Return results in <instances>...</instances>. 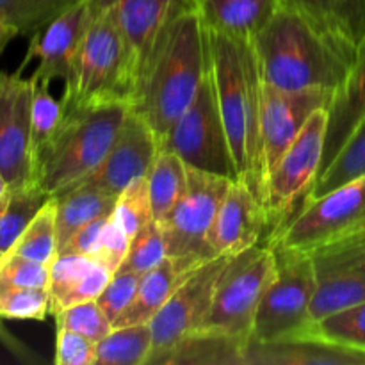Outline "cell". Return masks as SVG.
<instances>
[{
    "mask_svg": "<svg viewBox=\"0 0 365 365\" xmlns=\"http://www.w3.org/2000/svg\"><path fill=\"white\" fill-rule=\"evenodd\" d=\"M228 259L230 257H216L192 269L153 316L150 321L153 346L148 365H159L185 335L202 328Z\"/></svg>",
    "mask_w": 365,
    "mask_h": 365,
    "instance_id": "7c38bea8",
    "label": "cell"
},
{
    "mask_svg": "<svg viewBox=\"0 0 365 365\" xmlns=\"http://www.w3.org/2000/svg\"><path fill=\"white\" fill-rule=\"evenodd\" d=\"M210 73L239 180L262 203L260 110L262 77L253 39L210 31Z\"/></svg>",
    "mask_w": 365,
    "mask_h": 365,
    "instance_id": "7a4b0ae2",
    "label": "cell"
},
{
    "mask_svg": "<svg viewBox=\"0 0 365 365\" xmlns=\"http://www.w3.org/2000/svg\"><path fill=\"white\" fill-rule=\"evenodd\" d=\"M113 216L116 217V221L130 239L134 237L139 228L153 220L152 205H150L148 178H138L120 192Z\"/></svg>",
    "mask_w": 365,
    "mask_h": 365,
    "instance_id": "f35d334b",
    "label": "cell"
},
{
    "mask_svg": "<svg viewBox=\"0 0 365 365\" xmlns=\"http://www.w3.org/2000/svg\"><path fill=\"white\" fill-rule=\"evenodd\" d=\"M18 32L14 31L13 27H9L7 24H4V21H0V53L4 52V48H6L7 45H9V41L13 38H16Z\"/></svg>",
    "mask_w": 365,
    "mask_h": 365,
    "instance_id": "bcb514c9",
    "label": "cell"
},
{
    "mask_svg": "<svg viewBox=\"0 0 365 365\" xmlns=\"http://www.w3.org/2000/svg\"><path fill=\"white\" fill-rule=\"evenodd\" d=\"M364 217L365 177H360L319 198L303 202L302 210L267 239V246L310 255L314 250L355 227Z\"/></svg>",
    "mask_w": 365,
    "mask_h": 365,
    "instance_id": "8fae6325",
    "label": "cell"
},
{
    "mask_svg": "<svg viewBox=\"0 0 365 365\" xmlns=\"http://www.w3.org/2000/svg\"><path fill=\"white\" fill-rule=\"evenodd\" d=\"M130 107L121 102L64 109L63 121L34 163V178L57 195L95 170L114 145Z\"/></svg>",
    "mask_w": 365,
    "mask_h": 365,
    "instance_id": "277c9868",
    "label": "cell"
},
{
    "mask_svg": "<svg viewBox=\"0 0 365 365\" xmlns=\"http://www.w3.org/2000/svg\"><path fill=\"white\" fill-rule=\"evenodd\" d=\"M89 18H91V0H82L53 20L48 27L32 36L20 70L24 71L27 63L38 57L39 64L31 75L34 81L50 84L53 78H63L66 84L73 71L75 56L82 36L88 29Z\"/></svg>",
    "mask_w": 365,
    "mask_h": 365,
    "instance_id": "e0dca14e",
    "label": "cell"
},
{
    "mask_svg": "<svg viewBox=\"0 0 365 365\" xmlns=\"http://www.w3.org/2000/svg\"><path fill=\"white\" fill-rule=\"evenodd\" d=\"M53 317H56V328L71 330L93 342H100L113 330V323L107 319L96 299L68 307Z\"/></svg>",
    "mask_w": 365,
    "mask_h": 365,
    "instance_id": "ab89813d",
    "label": "cell"
},
{
    "mask_svg": "<svg viewBox=\"0 0 365 365\" xmlns=\"http://www.w3.org/2000/svg\"><path fill=\"white\" fill-rule=\"evenodd\" d=\"M134 73L110 0H91V18L78 45L70 81L61 98L64 109L121 102L130 107Z\"/></svg>",
    "mask_w": 365,
    "mask_h": 365,
    "instance_id": "5b68a950",
    "label": "cell"
},
{
    "mask_svg": "<svg viewBox=\"0 0 365 365\" xmlns=\"http://www.w3.org/2000/svg\"><path fill=\"white\" fill-rule=\"evenodd\" d=\"M334 91L303 89L285 91L262 81V110H260V170L262 184L285 150L292 145L309 118L317 109L328 107ZM264 198V196H262ZM264 207V205H262Z\"/></svg>",
    "mask_w": 365,
    "mask_h": 365,
    "instance_id": "4fadbf2b",
    "label": "cell"
},
{
    "mask_svg": "<svg viewBox=\"0 0 365 365\" xmlns=\"http://www.w3.org/2000/svg\"><path fill=\"white\" fill-rule=\"evenodd\" d=\"M245 365H365V349L337 344L307 331L273 341H250Z\"/></svg>",
    "mask_w": 365,
    "mask_h": 365,
    "instance_id": "d6986e66",
    "label": "cell"
},
{
    "mask_svg": "<svg viewBox=\"0 0 365 365\" xmlns=\"http://www.w3.org/2000/svg\"><path fill=\"white\" fill-rule=\"evenodd\" d=\"M109 217L110 216L98 217V220L91 221L89 225L82 227L78 232H75L70 241L57 252V255L68 253V255H82L96 259V250H98L100 237H102V232L106 228V223Z\"/></svg>",
    "mask_w": 365,
    "mask_h": 365,
    "instance_id": "f6af8a7d",
    "label": "cell"
},
{
    "mask_svg": "<svg viewBox=\"0 0 365 365\" xmlns=\"http://www.w3.org/2000/svg\"><path fill=\"white\" fill-rule=\"evenodd\" d=\"M63 116L64 107L61 100H56L50 95V84L34 81V95H32L31 110V148L34 163L36 157L41 153V150L53 138L57 127L63 121Z\"/></svg>",
    "mask_w": 365,
    "mask_h": 365,
    "instance_id": "836d02e7",
    "label": "cell"
},
{
    "mask_svg": "<svg viewBox=\"0 0 365 365\" xmlns=\"http://www.w3.org/2000/svg\"><path fill=\"white\" fill-rule=\"evenodd\" d=\"M48 198L50 195L43 191L38 182L24 187H9L0 198V250L4 253L13 248Z\"/></svg>",
    "mask_w": 365,
    "mask_h": 365,
    "instance_id": "f1b7e54d",
    "label": "cell"
},
{
    "mask_svg": "<svg viewBox=\"0 0 365 365\" xmlns=\"http://www.w3.org/2000/svg\"><path fill=\"white\" fill-rule=\"evenodd\" d=\"M57 203V252L66 245L75 232L98 217L114 212L116 198L102 191L75 187L53 195Z\"/></svg>",
    "mask_w": 365,
    "mask_h": 365,
    "instance_id": "4316f807",
    "label": "cell"
},
{
    "mask_svg": "<svg viewBox=\"0 0 365 365\" xmlns=\"http://www.w3.org/2000/svg\"><path fill=\"white\" fill-rule=\"evenodd\" d=\"M267 220L255 192L242 180L232 182L209 234L214 257H235L259 245Z\"/></svg>",
    "mask_w": 365,
    "mask_h": 365,
    "instance_id": "ac0fdd59",
    "label": "cell"
},
{
    "mask_svg": "<svg viewBox=\"0 0 365 365\" xmlns=\"http://www.w3.org/2000/svg\"><path fill=\"white\" fill-rule=\"evenodd\" d=\"M245 348L246 342L200 328L185 335L159 365H245Z\"/></svg>",
    "mask_w": 365,
    "mask_h": 365,
    "instance_id": "484cf974",
    "label": "cell"
},
{
    "mask_svg": "<svg viewBox=\"0 0 365 365\" xmlns=\"http://www.w3.org/2000/svg\"><path fill=\"white\" fill-rule=\"evenodd\" d=\"M159 145L177 153L187 166L239 180L210 70L191 106L159 139Z\"/></svg>",
    "mask_w": 365,
    "mask_h": 365,
    "instance_id": "ba28073f",
    "label": "cell"
},
{
    "mask_svg": "<svg viewBox=\"0 0 365 365\" xmlns=\"http://www.w3.org/2000/svg\"><path fill=\"white\" fill-rule=\"evenodd\" d=\"M4 255H6V253L2 252V250H0V262H2V259H4Z\"/></svg>",
    "mask_w": 365,
    "mask_h": 365,
    "instance_id": "c3c4849f",
    "label": "cell"
},
{
    "mask_svg": "<svg viewBox=\"0 0 365 365\" xmlns=\"http://www.w3.org/2000/svg\"><path fill=\"white\" fill-rule=\"evenodd\" d=\"M317 271L365 264V217L310 253Z\"/></svg>",
    "mask_w": 365,
    "mask_h": 365,
    "instance_id": "e575fe53",
    "label": "cell"
},
{
    "mask_svg": "<svg viewBox=\"0 0 365 365\" xmlns=\"http://www.w3.org/2000/svg\"><path fill=\"white\" fill-rule=\"evenodd\" d=\"M360 177H365V120L353 130L328 168L321 171L303 202L319 198L331 189L341 187Z\"/></svg>",
    "mask_w": 365,
    "mask_h": 365,
    "instance_id": "4dcf8cb0",
    "label": "cell"
},
{
    "mask_svg": "<svg viewBox=\"0 0 365 365\" xmlns=\"http://www.w3.org/2000/svg\"><path fill=\"white\" fill-rule=\"evenodd\" d=\"M307 331L337 344L365 349V302L312 323Z\"/></svg>",
    "mask_w": 365,
    "mask_h": 365,
    "instance_id": "8d00e7d4",
    "label": "cell"
},
{
    "mask_svg": "<svg viewBox=\"0 0 365 365\" xmlns=\"http://www.w3.org/2000/svg\"><path fill=\"white\" fill-rule=\"evenodd\" d=\"M34 81L14 73H0V170L9 187L34 184L31 148V110Z\"/></svg>",
    "mask_w": 365,
    "mask_h": 365,
    "instance_id": "5bb4252c",
    "label": "cell"
},
{
    "mask_svg": "<svg viewBox=\"0 0 365 365\" xmlns=\"http://www.w3.org/2000/svg\"><path fill=\"white\" fill-rule=\"evenodd\" d=\"M168 257L166 237L159 221L152 220L135 232L130 239V248L120 269L132 271V273L143 274L146 271L159 266Z\"/></svg>",
    "mask_w": 365,
    "mask_h": 365,
    "instance_id": "d590c367",
    "label": "cell"
},
{
    "mask_svg": "<svg viewBox=\"0 0 365 365\" xmlns=\"http://www.w3.org/2000/svg\"><path fill=\"white\" fill-rule=\"evenodd\" d=\"M7 253L25 257L39 264H50L57 257V203L53 196L39 209Z\"/></svg>",
    "mask_w": 365,
    "mask_h": 365,
    "instance_id": "d6a6232c",
    "label": "cell"
},
{
    "mask_svg": "<svg viewBox=\"0 0 365 365\" xmlns=\"http://www.w3.org/2000/svg\"><path fill=\"white\" fill-rule=\"evenodd\" d=\"M139 278L141 274L132 273L127 269H118L114 271L113 277H110L109 284L106 285V289L102 291V294L98 296V305L103 310V314L107 316V319L110 323H116L118 317L128 309V305L134 299L135 291H138Z\"/></svg>",
    "mask_w": 365,
    "mask_h": 365,
    "instance_id": "60d3db41",
    "label": "cell"
},
{
    "mask_svg": "<svg viewBox=\"0 0 365 365\" xmlns=\"http://www.w3.org/2000/svg\"><path fill=\"white\" fill-rule=\"evenodd\" d=\"M207 29L253 39L280 7V0H195Z\"/></svg>",
    "mask_w": 365,
    "mask_h": 365,
    "instance_id": "603a6c76",
    "label": "cell"
},
{
    "mask_svg": "<svg viewBox=\"0 0 365 365\" xmlns=\"http://www.w3.org/2000/svg\"><path fill=\"white\" fill-rule=\"evenodd\" d=\"M152 346L150 323L113 328L96 342V365H148Z\"/></svg>",
    "mask_w": 365,
    "mask_h": 365,
    "instance_id": "f546056e",
    "label": "cell"
},
{
    "mask_svg": "<svg viewBox=\"0 0 365 365\" xmlns=\"http://www.w3.org/2000/svg\"><path fill=\"white\" fill-rule=\"evenodd\" d=\"M232 178L187 166V187L170 216L160 223L168 257L185 271L216 259L210 252L209 234Z\"/></svg>",
    "mask_w": 365,
    "mask_h": 365,
    "instance_id": "52a82bcc",
    "label": "cell"
},
{
    "mask_svg": "<svg viewBox=\"0 0 365 365\" xmlns=\"http://www.w3.org/2000/svg\"><path fill=\"white\" fill-rule=\"evenodd\" d=\"M364 302L365 264L317 271V285L310 303V323Z\"/></svg>",
    "mask_w": 365,
    "mask_h": 365,
    "instance_id": "d4e9b609",
    "label": "cell"
},
{
    "mask_svg": "<svg viewBox=\"0 0 365 365\" xmlns=\"http://www.w3.org/2000/svg\"><path fill=\"white\" fill-rule=\"evenodd\" d=\"M128 248H130V237L121 228L116 217L110 214V217L106 223V228L102 232V237H100L98 250H96V259L114 273L123 264Z\"/></svg>",
    "mask_w": 365,
    "mask_h": 365,
    "instance_id": "ee69618b",
    "label": "cell"
},
{
    "mask_svg": "<svg viewBox=\"0 0 365 365\" xmlns=\"http://www.w3.org/2000/svg\"><path fill=\"white\" fill-rule=\"evenodd\" d=\"M191 271H185L173 259L166 257L159 266L146 271L139 278L138 291L128 309L121 314L113 328L128 327V324L150 323L157 312L177 291L178 285L187 278Z\"/></svg>",
    "mask_w": 365,
    "mask_h": 365,
    "instance_id": "cb8c5ba5",
    "label": "cell"
},
{
    "mask_svg": "<svg viewBox=\"0 0 365 365\" xmlns=\"http://www.w3.org/2000/svg\"><path fill=\"white\" fill-rule=\"evenodd\" d=\"M273 250L277 253V277L257 310L253 341L305 334L312 324L310 303L317 285L314 259L307 253Z\"/></svg>",
    "mask_w": 365,
    "mask_h": 365,
    "instance_id": "30bf717a",
    "label": "cell"
},
{
    "mask_svg": "<svg viewBox=\"0 0 365 365\" xmlns=\"http://www.w3.org/2000/svg\"><path fill=\"white\" fill-rule=\"evenodd\" d=\"M327 123L328 107L317 109L267 175L262 205L267 230L273 227L269 237L291 220L296 203L312 189L323 164Z\"/></svg>",
    "mask_w": 365,
    "mask_h": 365,
    "instance_id": "9c48e42d",
    "label": "cell"
},
{
    "mask_svg": "<svg viewBox=\"0 0 365 365\" xmlns=\"http://www.w3.org/2000/svg\"><path fill=\"white\" fill-rule=\"evenodd\" d=\"M277 277V253L271 246H253L228 259L202 328L248 344L257 310Z\"/></svg>",
    "mask_w": 365,
    "mask_h": 365,
    "instance_id": "8992f818",
    "label": "cell"
},
{
    "mask_svg": "<svg viewBox=\"0 0 365 365\" xmlns=\"http://www.w3.org/2000/svg\"><path fill=\"white\" fill-rule=\"evenodd\" d=\"M253 46L262 81L285 91H335L353 64L299 14L282 6L257 32Z\"/></svg>",
    "mask_w": 365,
    "mask_h": 365,
    "instance_id": "3957f363",
    "label": "cell"
},
{
    "mask_svg": "<svg viewBox=\"0 0 365 365\" xmlns=\"http://www.w3.org/2000/svg\"><path fill=\"white\" fill-rule=\"evenodd\" d=\"M150 205L153 220L163 223L187 187V164L166 148H159L148 173Z\"/></svg>",
    "mask_w": 365,
    "mask_h": 365,
    "instance_id": "83f0119b",
    "label": "cell"
},
{
    "mask_svg": "<svg viewBox=\"0 0 365 365\" xmlns=\"http://www.w3.org/2000/svg\"><path fill=\"white\" fill-rule=\"evenodd\" d=\"M362 120H365V41L359 48L355 63L351 64L344 81L334 91L328 106L324 153L319 173L328 168Z\"/></svg>",
    "mask_w": 365,
    "mask_h": 365,
    "instance_id": "7402d4cb",
    "label": "cell"
},
{
    "mask_svg": "<svg viewBox=\"0 0 365 365\" xmlns=\"http://www.w3.org/2000/svg\"><path fill=\"white\" fill-rule=\"evenodd\" d=\"M50 266L34 262L25 257L6 253L0 262V284L16 287L48 289Z\"/></svg>",
    "mask_w": 365,
    "mask_h": 365,
    "instance_id": "b9f144b4",
    "label": "cell"
},
{
    "mask_svg": "<svg viewBox=\"0 0 365 365\" xmlns=\"http://www.w3.org/2000/svg\"><path fill=\"white\" fill-rule=\"evenodd\" d=\"M82 0H0V21L21 36H34Z\"/></svg>",
    "mask_w": 365,
    "mask_h": 365,
    "instance_id": "1f68e13d",
    "label": "cell"
},
{
    "mask_svg": "<svg viewBox=\"0 0 365 365\" xmlns=\"http://www.w3.org/2000/svg\"><path fill=\"white\" fill-rule=\"evenodd\" d=\"M116 14L118 27L123 36L132 73L134 96L146 73L159 39L177 14L196 6L195 0H110ZM132 96V100H134Z\"/></svg>",
    "mask_w": 365,
    "mask_h": 365,
    "instance_id": "2e32d148",
    "label": "cell"
},
{
    "mask_svg": "<svg viewBox=\"0 0 365 365\" xmlns=\"http://www.w3.org/2000/svg\"><path fill=\"white\" fill-rule=\"evenodd\" d=\"M355 63L365 41V0H280Z\"/></svg>",
    "mask_w": 365,
    "mask_h": 365,
    "instance_id": "ffe728a7",
    "label": "cell"
},
{
    "mask_svg": "<svg viewBox=\"0 0 365 365\" xmlns=\"http://www.w3.org/2000/svg\"><path fill=\"white\" fill-rule=\"evenodd\" d=\"M113 271L98 259L82 255H57L50 264V314L56 316L71 305L98 299Z\"/></svg>",
    "mask_w": 365,
    "mask_h": 365,
    "instance_id": "44dd1931",
    "label": "cell"
},
{
    "mask_svg": "<svg viewBox=\"0 0 365 365\" xmlns=\"http://www.w3.org/2000/svg\"><path fill=\"white\" fill-rule=\"evenodd\" d=\"M159 148V138L152 127L135 110L130 109L118 132L116 141L102 163L66 189H96L118 198L128 184L138 178L148 177Z\"/></svg>",
    "mask_w": 365,
    "mask_h": 365,
    "instance_id": "9a60e30c",
    "label": "cell"
},
{
    "mask_svg": "<svg viewBox=\"0 0 365 365\" xmlns=\"http://www.w3.org/2000/svg\"><path fill=\"white\" fill-rule=\"evenodd\" d=\"M53 362L57 365H96V342L71 330L57 328Z\"/></svg>",
    "mask_w": 365,
    "mask_h": 365,
    "instance_id": "7bdbcfd3",
    "label": "cell"
},
{
    "mask_svg": "<svg viewBox=\"0 0 365 365\" xmlns=\"http://www.w3.org/2000/svg\"><path fill=\"white\" fill-rule=\"evenodd\" d=\"M210 70L209 29L196 6L168 25L130 103L157 138L191 106Z\"/></svg>",
    "mask_w": 365,
    "mask_h": 365,
    "instance_id": "6da1fadb",
    "label": "cell"
},
{
    "mask_svg": "<svg viewBox=\"0 0 365 365\" xmlns=\"http://www.w3.org/2000/svg\"><path fill=\"white\" fill-rule=\"evenodd\" d=\"M7 191H9V184H7L6 177H4L2 170H0V198H2Z\"/></svg>",
    "mask_w": 365,
    "mask_h": 365,
    "instance_id": "7dc6e473",
    "label": "cell"
},
{
    "mask_svg": "<svg viewBox=\"0 0 365 365\" xmlns=\"http://www.w3.org/2000/svg\"><path fill=\"white\" fill-rule=\"evenodd\" d=\"M50 314L48 289L0 284V317L43 321Z\"/></svg>",
    "mask_w": 365,
    "mask_h": 365,
    "instance_id": "74e56055",
    "label": "cell"
}]
</instances>
